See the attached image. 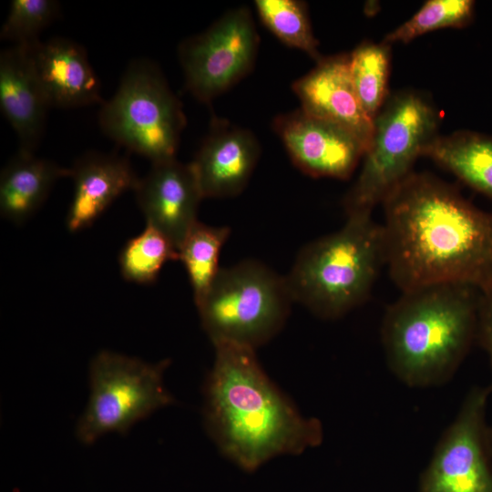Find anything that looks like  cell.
Here are the masks:
<instances>
[{"mask_svg":"<svg viewBox=\"0 0 492 492\" xmlns=\"http://www.w3.org/2000/svg\"><path fill=\"white\" fill-rule=\"evenodd\" d=\"M382 204L385 265L402 292L439 283L492 287V213L415 171Z\"/></svg>","mask_w":492,"mask_h":492,"instance_id":"6da1fadb","label":"cell"},{"mask_svg":"<svg viewBox=\"0 0 492 492\" xmlns=\"http://www.w3.org/2000/svg\"><path fill=\"white\" fill-rule=\"evenodd\" d=\"M215 360L204 384L206 428L230 460L253 472L281 455L321 445V422L304 417L261 368L255 350L213 343Z\"/></svg>","mask_w":492,"mask_h":492,"instance_id":"7a4b0ae2","label":"cell"},{"mask_svg":"<svg viewBox=\"0 0 492 492\" xmlns=\"http://www.w3.org/2000/svg\"><path fill=\"white\" fill-rule=\"evenodd\" d=\"M481 291L439 283L408 292L385 311L381 339L391 372L411 387L447 383L477 338Z\"/></svg>","mask_w":492,"mask_h":492,"instance_id":"3957f363","label":"cell"},{"mask_svg":"<svg viewBox=\"0 0 492 492\" xmlns=\"http://www.w3.org/2000/svg\"><path fill=\"white\" fill-rule=\"evenodd\" d=\"M384 265L383 225L372 212H357L340 230L304 246L285 279L294 302L333 320L368 299Z\"/></svg>","mask_w":492,"mask_h":492,"instance_id":"277c9868","label":"cell"},{"mask_svg":"<svg viewBox=\"0 0 492 492\" xmlns=\"http://www.w3.org/2000/svg\"><path fill=\"white\" fill-rule=\"evenodd\" d=\"M293 302L285 276L246 260L221 267L196 306L212 343L231 342L256 350L279 333Z\"/></svg>","mask_w":492,"mask_h":492,"instance_id":"5b68a950","label":"cell"},{"mask_svg":"<svg viewBox=\"0 0 492 492\" xmlns=\"http://www.w3.org/2000/svg\"><path fill=\"white\" fill-rule=\"evenodd\" d=\"M439 116L419 94L403 91L387 98L374 118L361 172L345 195L346 215L372 212L413 171L416 159L438 135Z\"/></svg>","mask_w":492,"mask_h":492,"instance_id":"8992f818","label":"cell"},{"mask_svg":"<svg viewBox=\"0 0 492 492\" xmlns=\"http://www.w3.org/2000/svg\"><path fill=\"white\" fill-rule=\"evenodd\" d=\"M98 124L111 140L157 163L176 159L186 118L158 66L138 58L100 105Z\"/></svg>","mask_w":492,"mask_h":492,"instance_id":"52a82bcc","label":"cell"},{"mask_svg":"<svg viewBox=\"0 0 492 492\" xmlns=\"http://www.w3.org/2000/svg\"><path fill=\"white\" fill-rule=\"evenodd\" d=\"M169 363H148L107 350L96 354L89 364L88 401L77 422V439L92 445L108 433L125 435L136 423L175 404L163 382Z\"/></svg>","mask_w":492,"mask_h":492,"instance_id":"ba28073f","label":"cell"},{"mask_svg":"<svg viewBox=\"0 0 492 492\" xmlns=\"http://www.w3.org/2000/svg\"><path fill=\"white\" fill-rule=\"evenodd\" d=\"M491 386L476 385L439 438L417 492H492L487 407Z\"/></svg>","mask_w":492,"mask_h":492,"instance_id":"9c48e42d","label":"cell"},{"mask_svg":"<svg viewBox=\"0 0 492 492\" xmlns=\"http://www.w3.org/2000/svg\"><path fill=\"white\" fill-rule=\"evenodd\" d=\"M258 46L250 10L243 6L229 11L206 31L180 44L186 88L198 100L210 102L251 70Z\"/></svg>","mask_w":492,"mask_h":492,"instance_id":"30bf717a","label":"cell"},{"mask_svg":"<svg viewBox=\"0 0 492 492\" xmlns=\"http://www.w3.org/2000/svg\"><path fill=\"white\" fill-rule=\"evenodd\" d=\"M273 128L294 165L313 177L346 179L365 152L352 132L301 108L280 115Z\"/></svg>","mask_w":492,"mask_h":492,"instance_id":"8fae6325","label":"cell"},{"mask_svg":"<svg viewBox=\"0 0 492 492\" xmlns=\"http://www.w3.org/2000/svg\"><path fill=\"white\" fill-rule=\"evenodd\" d=\"M147 225L167 236L179 249L191 227L203 198L194 169L176 159L152 163L134 188Z\"/></svg>","mask_w":492,"mask_h":492,"instance_id":"7c38bea8","label":"cell"},{"mask_svg":"<svg viewBox=\"0 0 492 492\" xmlns=\"http://www.w3.org/2000/svg\"><path fill=\"white\" fill-rule=\"evenodd\" d=\"M292 89L301 109L349 130L362 141L366 151L374 119L364 109L354 90L348 54L322 57L309 73L293 83Z\"/></svg>","mask_w":492,"mask_h":492,"instance_id":"4fadbf2b","label":"cell"},{"mask_svg":"<svg viewBox=\"0 0 492 492\" xmlns=\"http://www.w3.org/2000/svg\"><path fill=\"white\" fill-rule=\"evenodd\" d=\"M260 156L256 138L247 129L215 118L190 162L203 198L240 194L246 187Z\"/></svg>","mask_w":492,"mask_h":492,"instance_id":"5bb4252c","label":"cell"},{"mask_svg":"<svg viewBox=\"0 0 492 492\" xmlns=\"http://www.w3.org/2000/svg\"><path fill=\"white\" fill-rule=\"evenodd\" d=\"M26 47L50 108H77L104 102L100 81L82 46L53 37Z\"/></svg>","mask_w":492,"mask_h":492,"instance_id":"9a60e30c","label":"cell"},{"mask_svg":"<svg viewBox=\"0 0 492 492\" xmlns=\"http://www.w3.org/2000/svg\"><path fill=\"white\" fill-rule=\"evenodd\" d=\"M50 108L26 46L12 45L0 53V109L14 129L19 150L33 152L45 132Z\"/></svg>","mask_w":492,"mask_h":492,"instance_id":"2e32d148","label":"cell"},{"mask_svg":"<svg viewBox=\"0 0 492 492\" xmlns=\"http://www.w3.org/2000/svg\"><path fill=\"white\" fill-rule=\"evenodd\" d=\"M69 178L74 182L67 216L70 231L89 227L118 196L134 190L139 179L126 157L95 151L77 159Z\"/></svg>","mask_w":492,"mask_h":492,"instance_id":"e0dca14e","label":"cell"},{"mask_svg":"<svg viewBox=\"0 0 492 492\" xmlns=\"http://www.w3.org/2000/svg\"><path fill=\"white\" fill-rule=\"evenodd\" d=\"M65 177H69V169L18 149L1 170L2 217L24 222L43 204L56 181Z\"/></svg>","mask_w":492,"mask_h":492,"instance_id":"ac0fdd59","label":"cell"},{"mask_svg":"<svg viewBox=\"0 0 492 492\" xmlns=\"http://www.w3.org/2000/svg\"><path fill=\"white\" fill-rule=\"evenodd\" d=\"M423 156L492 200V137L469 130L436 137Z\"/></svg>","mask_w":492,"mask_h":492,"instance_id":"d6986e66","label":"cell"},{"mask_svg":"<svg viewBox=\"0 0 492 492\" xmlns=\"http://www.w3.org/2000/svg\"><path fill=\"white\" fill-rule=\"evenodd\" d=\"M231 234L226 226H210L197 221L178 249L179 261L189 276L195 304L205 295L221 267L219 259Z\"/></svg>","mask_w":492,"mask_h":492,"instance_id":"ffe728a7","label":"cell"},{"mask_svg":"<svg viewBox=\"0 0 492 492\" xmlns=\"http://www.w3.org/2000/svg\"><path fill=\"white\" fill-rule=\"evenodd\" d=\"M390 45L364 41L348 54L351 79L356 95L374 119L387 100Z\"/></svg>","mask_w":492,"mask_h":492,"instance_id":"44dd1931","label":"cell"},{"mask_svg":"<svg viewBox=\"0 0 492 492\" xmlns=\"http://www.w3.org/2000/svg\"><path fill=\"white\" fill-rule=\"evenodd\" d=\"M123 278L138 284L153 283L162 267L170 261H179V252L162 232L146 225L144 231L130 239L119 254Z\"/></svg>","mask_w":492,"mask_h":492,"instance_id":"7402d4cb","label":"cell"},{"mask_svg":"<svg viewBox=\"0 0 492 492\" xmlns=\"http://www.w3.org/2000/svg\"><path fill=\"white\" fill-rule=\"evenodd\" d=\"M255 6L263 24L282 42L319 61L318 41L313 36L307 5L296 0H257Z\"/></svg>","mask_w":492,"mask_h":492,"instance_id":"603a6c76","label":"cell"},{"mask_svg":"<svg viewBox=\"0 0 492 492\" xmlns=\"http://www.w3.org/2000/svg\"><path fill=\"white\" fill-rule=\"evenodd\" d=\"M472 0H428L407 21L388 33L383 42L409 43L427 32L446 28L463 27L474 15Z\"/></svg>","mask_w":492,"mask_h":492,"instance_id":"cb8c5ba5","label":"cell"},{"mask_svg":"<svg viewBox=\"0 0 492 492\" xmlns=\"http://www.w3.org/2000/svg\"><path fill=\"white\" fill-rule=\"evenodd\" d=\"M59 15L60 4L55 0H13L0 37L12 45L33 46Z\"/></svg>","mask_w":492,"mask_h":492,"instance_id":"d4e9b609","label":"cell"},{"mask_svg":"<svg viewBox=\"0 0 492 492\" xmlns=\"http://www.w3.org/2000/svg\"><path fill=\"white\" fill-rule=\"evenodd\" d=\"M477 340L487 352L492 370V287L481 292Z\"/></svg>","mask_w":492,"mask_h":492,"instance_id":"484cf974","label":"cell"},{"mask_svg":"<svg viewBox=\"0 0 492 492\" xmlns=\"http://www.w3.org/2000/svg\"><path fill=\"white\" fill-rule=\"evenodd\" d=\"M489 440H490V445L492 448V425H489Z\"/></svg>","mask_w":492,"mask_h":492,"instance_id":"4316f807","label":"cell"}]
</instances>
